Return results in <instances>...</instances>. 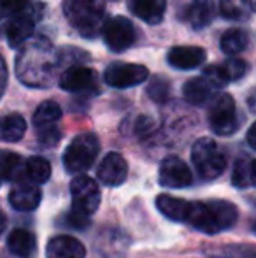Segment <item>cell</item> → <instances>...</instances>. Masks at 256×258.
<instances>
[{
  "label": "cell",
  "mask_w": 256,
  "mask_h": 258,
  "mask_svg": "<svg viewBox=\"0 0 256 258\" xmlns=\"http://www.w3.org/2000/svg\"><path fill=\"white\" fill-rule=\"evenodd\" d=\"M205 49L198 46H176L167 54V61L170 67L179 69V71H190L198 65L204 63L205 60Z\"/></svg>",
  "instance_id": "obj_15"
},
{
  "label": "cell",
  "mask_w": 256,
  "mask_h": 258,
  "mask_svg": "<svg viewBox=\"0 0 256 258\" xmlns=\"http://www.w3.org/2000/svg\"><path fill=\"white\" fill-rule=\"evenodd\" d=\"M156 207L165 218L172 221H186L190 209V202L185 199L172 197V195H158Z\"/></svg>",
  "instance_id": "obj_23"
},
{
  "label": "cell",
  "mask_w": 256,
  "mask_h": 258,
  "mask_svg": "<svg viewBox=\"0 0 256 258\" xmlns=\"http://www.w3.org/2000/svg\"><path fill=\"white\" fill-rule=\"evenodd\" d=\"M27 132V121L18 112H11L0 118V141L4 143H18Z\"/></svg>",
  "instance_id": "obj_22"
},
{
  "label": "cell",
  "mask_w": 256,
  "mask_h": 258,
  "mask_svg": "<svg viewBox=\"0 0 256 258\" xmlns=\"http://www.w3.org/2000/svg\"><path fill=\"white\" fill-rule=\"evenodd\" d=\"M219 11L225 20L230 21H246L253 14V4L249 0H221Z\"/></svg>",
  "instance_id": "obj_25"
},
{
  "label": "cell",
  "mask_w": 256,
  "mask_h": 258,
  "mask_svg": "<svg viewBox=\"0 0 256 258\" xmlns=\"http://www.w3.org/2000/svg\"><path fill=\"white\" fill-rule=\"evenodd\" d=\"M58 85L62 90L70 93H97L99 92V76L93 69L74 65L60 76Z\"/></svg>",
  "instance_id": "obj_10"
},
{
  "label": "cell",
  "mask_w": 256,
  "mask_h": 258,
  "mask_svg": "<svg viewBox=\"0 0 256 258\" xmlns=\"http://www.w3.org/2000/svg\"><path fill=\"white\" fill-rule=\"evenodd\" d=\"M35 235L32 232L25 230V228H14L9 235H7V248L13 255L27 258L35 251Z\"/></svg>",
  "instance_id": "obj_21"
},
{
  "label": "cell",
  "mask_w": 256,
  "mask_h": 258,
  "mask_svg": "<svg viewBox=\"0 0 256 258\" xmlns=\"http://www.w3.org/2000/svg\"><path fill=\"white\" fill-rule=\"evenodd\" d=\"M209 125L216 136H232L239 130L240 118L237 114L235 100L228 93H218L209 105Z\"/></svg>",
  "instance_id": "obj_6"
},
{
  "label": "cell",
  "mask_w": 256,
  "mask_h": 258,
  "mask_svg": "<svg viewBox=\"0 0 256 258\" xmlns=\"http://www.w3.org/2000/svg\"><path fill=\"white\" fill-rule=\"evenodd\" d=\"M232 183L237 188H251L254 184V162L242 156L235 162L232 170Z\"/></svg>",
  "instance_id": "obj_27"
},
{
  "label": "cell",
  "mask_w": 256,
  "mask_h": 258,
  "mask_svg": "<svg viewBox=\"0 0 256 258\" xmlns=\"http://www.w3.org/2000/svg\"><path fill=\"white\" fill-rule=\"evenodd\" d=\"M193 181L192 170L179 156H167L160 163V184L165 188H186Z\"/></svg>",
  "instance_id": "obj_11"
},
{
  "label": "cell",
  "mask_w": 256,
  "mask_h": 258,
  "mask_svg": "<svg viewBox=\"0 0 256 258\" xmlns=\"http://www.w3.org/2000/svg\"><path fill=\"white\" fill-rule=\"evenodd\" d=\"M100 151L99 137L95 134H81L74 137L63 153V167L70 174H81L95 163Z\"/></svg>",
  "instance_id": "obj_5"
},
{
  "label": "cell",
  "mask_w": 256,
  "mask_h": 258,
  "mask_svg": "<svg viewBox=\"0 0 256 258\" xmlns=\"http://www.w3.org/2000/svg\"><path fill=\"white\" fill-rule=\"evenodd\" d=\"M63 220H65L63 223L67 225V227L77 228V230H82V228H86L90 225V216H86V214H82V213H77V211H74V209L65 214Z\"/></svg>",
  "instance_id": "obj_33"
},
{
  "label": "cell",
  "mask_w": 256,
  "mask_h": 258,
  "mask_svg": "<svg viewBox=\"0 0 256 258\" xmlns=\"http://www.w3.org/2000/svg\"><path fill=\"white\" fill-rule=\"evenodd\" d=\"M70 195H72V209L82 213L86 216L93 214L99 209L100 204V188L95 179L81 176L74 177L70 183Z\"/></svg>",
  "instance_id": "obj_8"
},
{
  "label": "cell",
  "mask_w": 256,
  "mask_h": 258,
  "mask_svg": "<svg viewBox=\"0 0 256 258\" xmlns=\"http://www.w3.org/2000/svg\"><path fill=\"white\" fill-rule=\"evenodd\" d=\"M147 97L156 104H165L170 97V83L161 76H154L147 85Z\"/></svg>",
  "instance_id": "obj_30"
},
{
  "label": "cell",
  "mask_w": 256,
  "mask_h": 258,
  "mask_svg": "<svg viewBox=\"0 0 256 258\" xmlns=\"http://www.w3.org/2000/svg\"><path fill=\"white\" fill-rule=\"evenodd\" d=\"M37 18L39 16L35 11H27V13H21L6 21L4 30H6V39L11 48H20L27 39L32 37Z\"/></svg>",
  "instance_id": "obj_12"
},
{
  "label": "cell",
  "mask_w": 256,
  "mask_h": 258,
  "mask_svg": "<svg viewBox=\"0 0 256 258\" xmlns=\"http://www.w3.org/2000/svg\"><path fill=\"white\" fill-rule=\"evenodd\" d=\"M6 86H7V65L4 61L2 54H0V99H2L4 92H6Z\"/></svg>",
  "instance_id": "obj_35"
},
{
  "label": "cell",
  "mask_w": 256,
  "mask_h": 258,
  "mask_svg": "<svg viewBox=\"0 0 256 258\" xmlns=\"http://www.w3.org/2000/svg\"><path fill=\"white\" fill-rule=\"evenodd\" d=\"M153 126H154L153 119L147 118V116H140L135 123V134L137 136H147L153 130Z\"/></svg>",
  "instance_id": "obj_34"
},
{
  "label": "cell",
  "mask_w": 256,
  "mask_h": 258,
  "mask_svg": "<svg viewBox=\"0 0 256 258\" xmlns=\"http://www.w3.org/2000/svg\"><path fill=\"white\" fill-rule=\"evenodd\" d=\"M239 211L232 202L226 201H207V202H190L186 221L193 228L204 234H218L228 230L237 223Z\"/></svg>",
  "instance_id": "obj_2"
},
{
  "label": "cell",
  "mask_w": 256,
  "mask_h": 258,
  "mask_svg": "<svg viewBox=\"0 0 256 258\" xmlns=\"http://www.w3.org/2000/svg\"><path fill=\"white\" fill-rule=\"evenodd\" d=\"M86 248L72 235H56L46 246V258H84Z\"/></svg>",
  "instance_id": "obj_14"
},
{
  "label": "cell",
  "mask_w": 256,
  "mask_h": 258,
  "mask_svg": "<svg viewBox=\"0 0 256 258\" xmlns=\"http://www.w3.org/2000/svg\"><path fill=\"white\" fill-rule=\"evenodd\" d=\"M60 53L46 37L27 39L16 56V76L25 86L49 88L60 69Z\"/></svg>",
  "instance_id": "obj_1"
},
{
  "label": "cell",
  "mask_w": 256,
  "mask_h": 258,
  "mask_svg": "<svg viewBox=\"0 0 256 258\" xmlns=\"http://www.w3.org/2000/svg\"><path fill=\"white\" fill-rule=\"evenodd\" d=\"M186 21L192 25L193 30H204L214 21L216 4L214 0H192L186 7Z\"/></svg>",
  "instance_id": "obj_17"
},
{
  "label": "cell",
  "mask_w": 256,
  "mask_h": 258,
  "mask_svg": "<svg viewBox=\"0 0 256 258\" xmlns=\"http://www.w3.org/2000/svg\"><path fill=\"white\" fill-rule=\"evenodd\" d=\"M128 9L133 16L147 25H158L163 20L167 0H128Z\"/></svg>",
  "instance_id": "obj_16"
},
{
  "label": "cell",
  "mask_w": 256,
  "mask_h": 258,
  "mask_svg": "<svg viewBox=\"0 0 256 258\" xmlns=\"http://www.w3.org/2000/svg\"><path fill=\"white\" fill-rule=\"evenodd\" d=\"M97 176L106 186H118L128 176V163L120 153H107L102 158Z\"/></svg>",
  "instance_id": "obj_13"
},
{
  "label": "cell",
  "mask_w": 256,
  "mask_h": 258,
  "mask_svg": "<svg viewBox=\"0 0 256 258\" xmlns=\"http://www.w3.org/2000/svg\"><path fill=\"white\" fill-rule=\"evenodd\" d=\"M42 201V194L37 186H32V184H23V186L13 188L9 194V204L14 207L16 211L21 213H30L39 207Z\"/></svg>",
  "instance_id": "obj_18"
},
{
  "label": "cell",
  "mask_w": 256,
  "mask_h": 258,
  "mask_svg": "<svg viewBox=\"0 0 256 258\" xmlns=\"http://www.w3.org/2000/svg\"><path fill=\"white\" fill-rule=\"evenodd\" d=\"M37 137H39V143L42 146H56L62 139V132L56 128V125H46L37 128Z\"/></svg>",
  "instance_id": "obj_32"
},
{
  "label": "cell",
  "mask_w": 256,
  "mask_h": 258,
  "mask_svg": "<svg viewBox=\"0 0 256 258\" xmlns=\"http://www.w3.org/2000/svg\"><path fill=\"white\" fill-rule=\"evenodd\" d=\"M254 132H256V125H251L247 130V143H249L251 150H256V141H254Z\"/></svg>",
  "instance_id": "obj_36"
},
{
  "label": "cell",
  "mask_w": 256,
  "mask_h": 258,
  "mask_svg": "<svg viewBox=\"0 0 256 258\" xmlns=\"http://www.w3.org/2000/svg\"><path fill=\"white\" fill-rule=\"evenodd\" d=\"M192 162L202 179L212 181L219 177L226 169L225 153L211 137H202L192 148Z\"/></svg>",
  "instance_id": "obj_4"
},
{
  "label": "cell",
  "mask_w": 256,
  "mask_h": 258,
  "mask_svg": "<svg viewBox=\"0 0 256 258\" xmlns=\"http://www.w3.org/2000/svg\"><path fill=\"white\" fill-rule=\"evenodd\" d=\"M51 177V163L42 156H32L23 163L21 181L28 184H44Z\"/></svg>",
  "instance_id": "obj_19"
},
{
  "label": "cell",
  "mask_w": 256,
  "mask_h": 258,
  "mask_svg": "<svg viewBox=\"0 0 256 258\" xmlns=\"http://www.w3.org/2000/svg\"><path fill=\"white\" fill-rule=\"evenodd\" d=\"M60 118H62V107H60V104L55 102V100H44V102L35 109L32 123H34L35 128H41V126L46 125H55Z\"/></svg>",
  "instance_id": "obj_28"
},
{
  "label": "cell",
  "mask_w": 256,
  "mask_h": 258,
  "mask_svg": "<svg viewBox=\"0 0 256 258\" xmlns=\"http://www.w3.org/2000/svg\"><path fill=\"white\" fill-rule=\"evenodd\" d=\"M102 35L107 48L114 53H121L132 48L137 41V28L125 16H114L106 20L102 27Z\"/></svg>",
  "instance_id": "obj_7"
},
{
  "label": "cell",
  "mask_w": 256,
  "mask_h": 258,
  "mask_svg": "<svg viewBox=\"0 0 256 258\" xmlns=\"http://www.w3.org/2000/svg\"><path fill=\"white\" fill-rule=\"evenodd\" d=\"M251 41L249 32L242 30V28H230L223 34L221 42H219V48L225 54L228 56H235V54L242 53L244 49H247Z\"/></svg>",
  "instance_id": "obj_24"
},
{
  "label": "cell",
  "mask_w": 256,
  "mask_h": 258,
  "mask_svg": "<svg viewBox=\"0 0 256 258\" xmlns=\"http://www.w3.org/2000/svg\"><path fill=\"white\" fill-rule=\"evenodd\" d=\"M212 90H214V86H212L204 76H200V78H192L183 86V97H185V100L188 104L202 105L211 99Z\"/></svg>",
  "instance_id": "obj_20"
},
{
  "label": "cell",
  "mask_w": 256,
  "mask_h": 258,
  "mask_svg": "<svg viewBox=\"0 0 256 258\" xmlns=\"http://www.w3.org/2000/svg\"><path fill=\"white\" fill-rule=\"evenodd\" d=\"M23 176V158L13 151L0 150V179L18 181Z\"/></svg>",
  "instance_id": "obj_26"
},
{
  "label": "cell",
  "mask_w": 256,
  "mask_h": 258,
  "mask_svg": "<svg viewBox=\"0 0 256 258\" xmlns=\"http://www.w3.org/2000/svg\"><path fill=\"white\" fill-rule=\"evenodd\" d=\"M63 13L67 21L82 35L95 37L102 28L106 18V4L104 0H65Z\"/></svg>",
  "instance_id": "obj_3"
},
{
  "label": "cell",
  "mask_w": 256,
  "mask_h": 258,
  "mask_svg": "<svg viewBox=\"0 0 256 258\" xmlns=\"http://www.w3.org/2000/svg\"><path fill=\"white\" fill-rule=\"evenodd\" d=\"M6 225H7V218H6V214H4V211L0 209V234L4 232V228H6Z\"/></svg>",
  "instance_id": "obj_37"
},
{
  "label": "cell",
  "mask_w": 256,
  "mask_h": 258,
  "mask_svg": "<svg viewBox=\"0 0 256 258\" xmlns=\"http://www.w3.org/2000/svg\"><path fill=\"white\" fill-rule=\"evenodd\" d=\"M37 4L34 0H0V25L11 18L27 11H35Z\"/></svg>",
  "instance_id": "obj_29"
},
{
  "label": "cell",
  "mask_w": 256,
  "mask_h": 258,
  "mask_svg": "<svg viewBox=\"0 0 256 258\" xmlns=\"http://www.w3.org/2000/svg\"><path fill=\"white\" fill-rule=\"evenodd\" d=\"M219 69H221L226 83H230V81H239L240 78H244L249 65L244 60H240V58H228V60L219 65Z\"/></svg>",
  "instance_id": "obj_31"
},
{
  "label": "cell",
  "mask_w": 256,
  "mask_h": 258,
  "mask_svg": "<svg viewBox=\"0 0 256 258\" xmlns=\"http://www.w3.org/2000/svg\"><path fill=\"white\" fill-rule=\"evenodd\" d=\"M149 76L144 65L137 63H111L104 72V81L111 86V88L125 90L137 86L144 83Z\"/></svg>",
  "instance_id": "obj_9"
}]
</instances>
